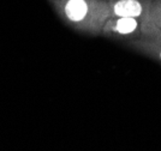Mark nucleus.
I'll return each mask as SVG.
<instances>
[{"mask_svg": "<svg viewBox=\"0 0 161 151\" xmlns=\"http://www.w3.org/2000/svg\"><path fill=\"white\" fill-rule=\"evenodd\" d=\"M130 46H132L135 49L146 53L148 55L161 61V36L150 39L149 41L148 40H141V41L136 40V41L130 42Z\"/></svg>", "mask_w": 161, "mask_h": 151, "instance_id": "20e7f679", "label": "nucleus"}, {"mask_svg": "<svg viewBox=\"0 0 161 151\" xmlns=\"http://www.w3.org/2000/svg\"><path fill=\"white\" fill-rule=\"evenodd\" d=\"M67 26L78 33L100 35L111 18L108 0H48Z\"/></svg>", "mask_w": 161, "mask_h": 151, "instance_id": "f257e3e1", "label": "nucleus"}, {"mask_svg": "<svg viewBox=\"0 0 161 151\" xmlns=\"http://www.w3.org/2000/svg\"><path fill=\"white\" fill-rule=\"evenodd\" d=\"M101 34L114 40H128L142 34V24L131 17H111L105 23Z\"/></svg>", "mask_w": 161, "mask_h": 151, "instance_id": "f03ea898", "label": "nucleus"}, {"mask_svg": "<svg viewBox=\"0 0 161 151\" xmlns=\"http://www.w3.org/2000/svg\"><path fill=\"white\" fill-rule=\"evenodd\" d=\"M111 17H141L144 6L141 0H108Z\"/></svg>", "mask_w": 161, "mask_h": 151, "instance_id": "7ed1b4c3", "label": "nucleus"}, {"mask_svg": "<svg viewBox=\"0 0 161 151\" xmlns=\"http://www.w3.org/2000/svg\"><path fill=\"white\" fill-rule=\"evenodd\" d=\"M149 19L154 24L156 29L161 30V0L156 1L154 4V6L150 11V14H149Z\"/></svg>", "mask_w": 161, "mask_h": 151, "instance_id": "39448f33", "label": "nucleus"}]
</instances>
